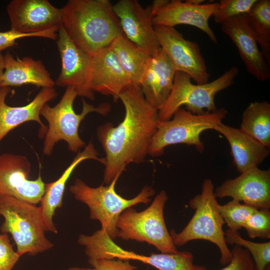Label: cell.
<instances>
[{
  "label": "cell",
  "mask_w": 270,
  "mask_h": 270,
  "mask_svg": "<svg viewBox=\"0 0 270 270\" xmlns=\"http://www.w3.org/2000/svg\"><path fill=\"white\" fill-rule=\"evenodd\" d=\"M124 118L117 126H100L98 139L104 152V183L109 184L127 165L144 162L158 123V110L144 98L140 86L131 85L119 95Z\"/></svg>",
  "instance_id": "1"
},
{
  "label": "cell",
  "mask_w": 270,
  "mask_h": 270,
  "mask_svg": "<svg viewBox=\"0 0 270 270\" xmlns=\"http://www.w3.org/2000/svg\"><path fill=\"white\" fill-rule=\"evenodd\" d=\"M62 26L72 42L92 56L122 34L109 0H69L60 8Z\"/></svg>",
  "instance_id": "2"
},
{
  "label": "cell",
  "mask_w": 270,
  "mask_h": 270,
  "mask_svg": "<svg viewBox=\"0 0 270 270\" xmlns=\"http://www.w3.org/2000/svg\"><path fill=\"white\" fill-rule=\"evenodd\" d=\"M78 96L72 86H67L59 102L54 106L46 104L42 108L40 115L48 122V126L44 134L42 152L50 156L56 144L63 140L68 144L70 151L78 152L85 146L84 142L78 133L80 125L88 114L96 112L106 116L111 110L108 102L94 106L82 99V110L76 113L74 109V101Z\"/></svg>",
  "instance_id": "3"
},
{
  "label": "cell",
  "mask_w": 270,
  "mask_h": 270,
  "mask_svg": "<svg viewBox=\"0 0 270 270\" xmlns=\"http://www.w3.org/2000/svg\"><path fill=\"white\" fill-rule=\"evenodd\" d=\"M214 184L209 178L205 179L202 192L189 201L194 213L184 228L179 233L172 230L170 234L176 246L188 242L202 240L209 241L218 248L222 265L228 264L232 258L231 250L225 240L222 226L224 220L219 212L218 203L214 194Z\"/></svg>",
  "instance_id": "4"
},
{
  "label": "cell",
  "mask_w": 270,
  "mask_h": 270,
  "mask_svg": "<svg viewBox=\"0 0 270 270\" xmlns=\"http://www.w3.org/2000/svg\"><path fill=\"white\" fill-rule=\"evenodd\" d=\"M0 216L4 218L0 231L12 236L20 256L26 254L34 256L54 246L46 236L39 206L12 196H0Z\"/></svg>",
  "instance_id": "5"
},
{
  "label": "cell",
  "mask_w": 270,
  "mask_h": 270,
  "mask_svg": "<svg viewBox=\"0 0 270 270\" xmlns=\"http://www.w3.org/2000/svg\"><path fill=\"white\" fill-rule=\"evenodd\" d=\"M120 175L118 174L108 186L102 184L96 188L90 186L82 180L76 178L70 188L74 198L88 206L90 218L98 220L101 228L113 240L117 238L116 223L122 213L136 204L148 203L155 194L152 186H146L133 198H124L116 190V185Z\"/></svg>",
  "instance_id": "6"
},
{
  "label": "cell",
  "mask_w": 270,
  "mask_h": 270,
  "mask_svg": "<svg viewBox=\"0 0 270 270\" xmlns=\"http://www.w3.org/2000/svg\"><path fill=\"white\" fill-rule=\"evenodd\" d=\"M227 113L225 108H220L196 114L184 108H179L170 120L158 122L148 154L158 157L164 153L166 147L181 144L193 146L199 152H202L204 145L200 140L201 134L208 130H214L222 122Z\"/></svg>",
  "instance_id": "7"
},
{
  "label": "cell",
  "mask_w": 270,
  "mask_h": 270,
  "mask_svg": "<svg viewBox=\"0 0 270 270\" xmlns=\"http://www.w3.org/2000/svg\"><path fill=\"white\" fill-rule=\"evenodd\" d=\"M239 73L232 66L217 78L204 84H194L188 74L176 71L170 93L158 110V122L170 120L182 106L191 112L200 114L216 110L214 98L218 92L232 86Z\"/></svg>",
  "instance_id": "8"
},
{
  "label": "cell",
  "mask_w": 270,
  "mask_h": 270,
  "mask_svg": "<svg viewBox=\"0 0 270 270\" xmlns=\"http://www.w3.org/2000/svg\"><path fill=\"white\" fill-rule=\"evenodd\" d=\"M168 200L166 192L162 190L144 210L138 212L132 207L126 210L116 223L117 237L146 242L162 253L176 252L164 222V209Z\"/></svg>",
  "instance_id": "9"
},
{
  "label": "cell",
  "mask_w": 270,
  "mask_h": 270,
  "mask_svg": "<svg viewBox=\"0 0 270 270\" xmlns=\"http://www.w3.org/2000/svg\"><path fill=\"white\" fill-rule=\"evenodd\" d=\"M154 30L162 50L176 72L188 74L197 84L208 82L210 74L197 42L186 40L174 27L156 26Z\"/></svg>",
  "instance_id": "10"
},
{
  "label": "cell",
  "mask_w": 270,
  "mask_h": 270,
  "mask_svg": "<svg viewBox=\"0 0 270 270\" xmlns=\"http://www.w3.org/2000/svg\"><path fill=\"white\" fill-rule=\"evenodd\" d=\"M31 164L23 155L0 154V197L10 196L32 204L40 202L45 184L40 174L28 178Z\"/></svg>",
  "instance_id": "11"
},
{
  "label": "cell",
  "mask_w": 270,
  "mask_h": 270,
  "mask_svg": "<svg viewBox=\"0 0 270 270\" xmlns=\"http://www.w3.org/2000/svg\"><path fill=\"white\" fill-rule=\"evenodd\" d=\"M124 36L152 56L161 50L152 23L155 6L144 8L136 0H120L113 4Z\"/></svg>",
  "instance_id": "12"
},
{
  "label": "cell",
  "mask_w": 270,
  "mask_h": 270,
  "mask_svg": "<svg viewBox=\"0 0 270 270\" xmlns=\"http://www.w3.org/2000/svg\"><path fill=\"white\" fill-rule=\"evenodd\" d=\"M153 3L156 8L152 18L154 26L174 28L178 24L193 26L204 32L212 42H218L208 20L217 10L218 2L194 4L189 0H156Z\"/></svg>",
  "instance_id": "13"
},
{
  "label": "cell",
  "mask_w": 270,
  "mask_h": 270,
  "mask_svg": "<svg viewBox=\"0 0 270 270\" xmlns=\"http://www.w3.org/2000/svg\"><path fill=\"white\" fill-rule=\"evenodd\" d=\"M6 11L10 30L18 33H42L62 26L60 8L48 0H12Z\"/></svg>",
  "instance_id": "14"
},
{
  "label": "cell",
  "mask_w": 270,
  "mask_h": 270,
  "mask_svg": "<svg viewBox=\"0 0 270 270\" xmlns=\"http://www.w3.org/2000/svg\"><path fill=\"white\" fill-rule=\"evenodd\" d=\"M56 43L61 60V70L56 85L72 86L78 96L94 100V92L88 86L90 56L72 42L62 26L58 32Z\"/></svg>",
  "instance_id": "15"
},
{
  "label": "cell",
  "mask_w": 270,
  "mask_h": 270,
  "mask_svg": "<svg viewBox=\"0 0 270 270\" xmlns=\"http://www.w3.org/2000/svg\"><path fill=\"white\" fill-rule=\"evenodd\" d=\"M216 198L232 200L260 210L270 208V170L258 166L250 168L238 177L228 179L214 190Z\"/></svg>",
  "instance_id": "16"
},
{
  "label": "cell",
  "mask_w": 270,
  "mask_h": 270,
  "mask_svg": "<svg viewBox=\"0 0 270 270\" xmlns=\"http://www.w3.org/2000/svg\"><path fill=\"white\" fill-rule=\"evenodd\" d=\"M131 85L110 46L90 56L88 77V86L90 90L112 96L116 102L120 94Z\"/></svg>",
  "instance_id": "17"
},
{
  "label": "cell",
  "mask_w": 270,
  "mask_h": 270,
  "mask_svg": "<svg viewBox=\"0 0 270 270\" xmlns=\"http://www.w3.org/2000/svg\"><path fill=\"white\" fill-rule=\"evenodd\" d=\"M222 30L238 49L248 71L260 81L270 78V64L261 50L247 22V14L230 18L221 24Z\"/></svg>",
  "instance_id": "18"
},
{
  "label": "cell",
  "mask_w": 270,
  "mask_h": 270,
  "mask_svg": "<svg viewBox=\"0 0 270 270\" xmlns=\"http://www.w3.org/2000/svg\"><path fill=\"white\" fill-rule=\"evenodd\" d=\"M10 92V87L0 88V142L13 129L27 122L34 121L41 128L44 138L48 128L42 122L40 116L42 107L55 99L58 93L54 88H42L33 100L23 106H10L6 102Z\"/></svg>",
  "instance_id": "19"
},
{
  "label": "cell",
  "mask_w": 270,
  "mask_h": 270,
  "mask_svg": "<svg viewBox=\"0 0 270 270\" xmlns=\"http://www.w3.org/2000/svg\"><path fill=\"white\" fill-rule=\"evenodd\" d=\"M176 70L162 50L150 58L142 74L140 87L147 102L158 110L172 90Z\"/></svg>",
  "instance_id": "20"
},
{
  "label": "cell",
  "mask_w": 270,
  "mask_h": 270,
  "mask_svg": "<svg viewBox=\"0 0 270 270\" xmlns=\"http://www.w3.org/2000/svg\"><path fill=\"white\" fill-rule=\"evenodd\" d=\"M98 153L94 144L90 142L82 152H78L72 162L56 180L45 184L44 194L39 206L46 232L57 234L58 230L53 221L56 209L62 206L65 188L68 180L76 166L86 160H96L102 162V158L98 157Z\"/></svg>",
  "instance_id": "21"
},
{
  "label": "cell",
  "mask_w": 270,
  "mask_h": 270,
  "mask_svg": "<svg viewBox=\"0 0 270 270\" xmlns=\"http://www.w3.org/2000/svg\"><path fill=\"white\" fill-rule=\"evenodd\" d=\"M4 69L1 87L32 84L42 88L56 85L50 74L40 60L30 56L14 58L8 52L4 56Z\"/></svg>",
  "instance_id": "22"
},
{
  "label": "cell",
  "mask_w": 270,
  "mask_h": 270,
  "mask_svg": "<svg viewBox=\"0 0 270 270\" xmlns=\"http://www.w3.org/2000/svg\"><path fill=\"white\" fill-rule=\"evenodd\" d=\"M214 130L228 142L234 164L240 174L258 166L269 156L268 148L240 128L221 122Z\"/></svg>",
  "instance_id": "23"
},
{
  "label": "cell",
  "mask_w": 270,
  "mask_h": 270,
  "mask_svg": "<svg viewBox=\"0 0 270 270\" xmlns=\"http://www.w3.org/2000/svg\"><path fill=\"white\" fill-rule=\"evenodd\" d=\"M110 47L132 84L140 86L142 74L152 55L128 40L123 34L114 40Z\"/></svg>",
  "instance_id": "24"
},
{
  "label": "cell",
  "mask_w": 270,
  "mask_h": 270,
  "mask_svg": "<svg viewBox=\"0 0 270 270\" xmlns=\"http://www.w3.org/2000/svg\"><path fill=\"white\" fill-rule=\"evenodd\" d=\"M266 148L270 146V104L250 102L244 110L240 128Z\"/></svg>",
  "instance_id": "25"
},
{
  "label": "cell",
  "mask_w": 270,
  "mask_h": 270,
  "mask_svg": "<svg viewBox=\"0 0 270 270\" xmlns=\"http://www.w3.org/2000/svg\"><path fill=\"white\" fill-rule=\"evenodd\" d=\"M247 22L263 56L270 64V0H258L247 14Z\"/></svg>",
  "instance_id": "26"
},
{
  "label": "cell",
  "mask_w": 270,
  "mask_h": 270,
  "mask_svg": "<svg viewBox=\"0 0 270 270\" xmlns=\"http://www.w3.org/2000/svg\"><path fill=\"white\" fill-rule=\"evenodd\" d=\"M194 256L188 251L152 254L144 256L142 262L158 270H194Z\"/></svg>",
  "instance_id": "27"
},
{
  "label": "cell",
  "mask_w": 270,
  "mask_h": 270,
  "mask_svg": "<svg viewBox=\"0 0 270 270\" xmlns=\"http://www.w3.org/2000/svg\"><path fill=\"white\" fill-rule=\"evenodd\" d=\"M226 244L245 248L250 252L254 261L255 270H264L270 265V242H256L242 238L238 231L228 229L224 232Z\"/></svg>",
  "instance_id": "28"
},
{
  "label": "cell",
  "mask_w": 270,
  "mask_h": 270,
  "mask_svg": "<svg viewBox=\"0 0 270 270\" xmlns=\"http://www.w3.org/2000/svg\"><path fill=\"white\" fill-rule=\"evenodd\" d=\"M258 208L232 200L224 204L218 205L219 212L228 228L232 231L241 229L247 218Z\"/></svg>",
  "instance_id": "29"
},
{
  "label": "cell",
  "mask_w": 270,
  "mask_h": 270,
  "mask_svg": "<svg viewBox=\"0 0 270 270\" xmlns=\"http://www.w3.org/2000/svg\"><path fill=\"white\" fill-rule=\"evenodd\" d=\"M258 0H220L213 15L214 22L224 21L242 14H248Z\"/></svg>",
  "instance_id": "30"
},
{
  "label": "cell",
  "mask_w": 270,
  "mask_h": 270,
  "mask_svg": "<svg viewBox=\"0 0 270 270\" xmlns=\"http://www.w3.org/2000/svg\"><path fill=\"white\" fill-rule=\"evenodd\" d=\"M244 228L250 238H270L269 210L256 209L246 220Z\"/></svg>",
  "instance_id": "31"
},
{
  "label": "cell",
  "mask_w": 270,
  "mask_h": 270,
  "mask_svg": "<svg viewBox=\"0 0 270 270\" xmlns=\"http://www.w3.org/2000/svg\"><path fill=\"white\" fill-rule=\"evenodd\" d=\"M231 252L232 258L226 266L220 270H255L252 258L248 250L234 244ZM194 270H207L204 266L195 265Z\"/></svg>",
  "instance_id": "32"
},
{
  "label": "cell",
  "mask_w": 270,
  "mask_h": 270,
  "mask_svg": "<svg viewBox=\"0 0 270 270\" xmlns=\"http://www.w3.org/2000/svg\"><path fill=\"white\" fill-rule=\"evenodd\" d=\"M58 30L54 28L44 32L34 34H20L10 30L4 32H0V53L2 51L14 46L16 40L22 38L39 37L56 40Z\"/></svg>",
  "instance_id": "33"
},
{
  "label": "cell",
  "mask_w": 270,
  "mask_h": 270,
  "mask_svg": "<svg viewBox=\"0 0 270 270\" xmlns=\"http://www.w3.org/2000/svg\"><path fill=\"white\" fill-rule=\"evenodd\" d=\"M20 257L14 250L8 234H0V270H12Z\"/></svg>",
  "instance_id": "34"
},
{
  "label": "cell",
  "mask_w": 270,
  "mask_h": 270,
  "mask_svg": "<svg viewBox=\"0 0 270 270\" xmlns=\"http://www.w3.org/2000/svg\"><path fill=\"white\" fill-rule=\"evenodd\" d=\"M88 262L94 270H136L130 260L120 259L90 260Z\"/></svg>",
  "instance_id": "35"
},
{
  "label": "cell",
  "mask_w": 270,
  "mask_h": 270,
  "mask_svg": "<svg viewBox=\"0 0 270 270\" xmlns=\"http://www.w3.org/2000/svg\"><path fill=\"white\" fill-rule=\"evenodd\" d=\"M4 69V56L0 53V88L1 87L2 82V78Z\"/></svg>",
  "instance_id": "36"
},
{
  "label": "cell",
  "mask_w": 270,
  "mask_h": 270,
  "mask_svg": "<svg viewBox=\"0 0 270 270\" xmlns=\"http://www.w3.org/2000/svg\"><path fill=\"white\" fill-rule=\"evenodd\" d=\"M67 270H94V268H84L79 267H71Z\"/></svg>",
  "instance_id": "37"
},
{
  "label": "cell",
  "mask_w": 270,
  "mask_h": 270,
  "mask_svg": "<svg viewBox=\"0 0 270 270\" xmlns=\"http://www.w3.org/2000/svg\"><path fill=\"white\" fill-rule=\"evenodd\" d=\"M264 270H270V265L266 266Z\"/></svg>",
  "instance_id": "38"
}]
</instances>
